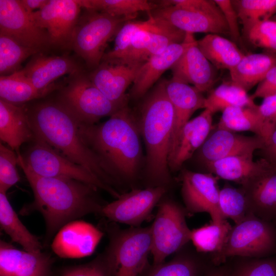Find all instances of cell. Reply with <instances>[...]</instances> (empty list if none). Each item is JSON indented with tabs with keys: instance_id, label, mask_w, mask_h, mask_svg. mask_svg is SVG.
<instances>
[{
	"instance_id": "681fc988",
	"label": "cell",
	"mask_w": 276,
	"mask_h": 276,
	"mask_svg": "<svg viewBox=\"0 0 276 276\" xmlns=\"http://www.w3.org/2000/svg\"><path fill=\"white\" fill-rule=\"evenodd\" d=\"M20 3L29 13H31L35 10H40L48 2L49 0H19Z\"/></svg>"
},
{
	"instance_id": "4316f807",
	"label": "cell",
	"mask_w": 276,
	"mask_h": 276,
	"mask_svg": "<svg viewBox=\"0 0 276 276\" xmlns=\"http://www.w3.org/2000/svg\"><path fill=\"white\" fill-rule=\"evenodd\" d=\"M35 134L26 105H17L0 99V139L16 153L21 146L32 141Z\"/></svg>"
},
{
	"instance_id": "60d3db41",
	"label": "cell",
	"mask_w": 276,
	"mask_h": 276,
	"mask_svg": "<svg viewBox=\"0 0 276 276\" xmlns=\"http://www.w3.org/2000/svg\"><path fill=\"white\" fill-rule=\"evenodd\" d=\"M39 52L26 47L12 37L0 33V74L7 76L18 71L21 63Z\"/></svg>"
},
{
	"instance_id": "ac0fdd59",
	"label": "cell",
	"mask_w": 276,
	"mask_h": 276,
	"mask_svg": "<svg viewBox=\"0 0 276 276\" xmlns=\"http://www.w3.org/2000/svg\"><path fill=\"white\" fill-rule=\"evenodd\" d=\"M103 233L92 224L74 220L63 226L56 233L51 248L62 258H81L93 254Z\"/></svg>"
},
{
	"instance_id": "603a6c76",
	"label": "cell",
	"mask_w": 276,
	"mask_h": 276,
	"mask_svg": "<svg viewBox=\"0 0 276 276\" xmlns=\"http://www.w3.org/2000/svg\"><path fill=\"white\" fill-rule=\"evenodd\" d=\"M196 40L193 34L186 33L183 41L171 44L163 52L151 56L143 63L133 82L131 97L139 99L144 96L161 75L171 68Z\"/></svg>"
},
{
	"instance_id": "f6af8a7d",
	"label": "cell",
	"mask_w": 276,
	"mask_h": 276,
	"mask_svg": "<svg viewBox=\"0 0 276 276\" xmlns=\"http://www.w3.org/2000/svg\"><path fill=\"white\" fill-rule=\"evenodd\" d=\"M257 113L260 136L265 143L276 129V94L264 98Z\"/></svg>"
},
{
	"instance_id": "5b68a950",
	"label": "cell",
	"mask_w": 276,
	"mask_h": 276,
	"mask_svg": "<svg viewBox=\"0 0 276 276\" xmlns=\"http://www.w3.org/2000/svg\"><path fill=\"white\" fill-rule=\"evenodd\" d=\"M276 255V225L253 215L232 226L219 252L210 255L215 266L234 257L262 258Z\"/></svg>"
},
{
	"instance_id": "ee69618b",
	"label": "cell",
	"mask_w": 276,
	"mask_h": 276,
	"mask_svg": "<svg viewBox=\"0 0 276 276\" xmlns=\"http://www.w3.org/2000/svg\"><path fill=\"white\" fill-rule=\"evenodd\" d=\"M249 41L256 47L276 52V21L259 22L244 33Z\"/></svg>"
},
{
	"instance_id": "7dc6e473",
	"label": "cell",
	"mask_w": 276,
	"mask_h": 276,
	"mask_svg": "<svg viewBox=\"0 0 276 276\" xmlns=\"http://www.w3.org/2000/svg\"><path fill=\"white\" fill-rule=\"evenodd\" d=\"M276 94V66L271 68L264 78L258 84L254 93L250 96L252 100L265 98Z\"/></svg>"
},
{
	"instance_id": "484cf974",
	"label": "cell",
	"mask_w": 276,
	"mask_h": 276,
	"mask_svg": "<svg viewBox=\"0 0 276 276\" xmlns=\"http://www.w3.org/2000/svg\"><path fill=\"white\" fill-rule=\"evenodd\" d=\"M187 244L168 262L149 263L139 276H206L215 266L209 257L187 247Z\"/></svg>"
},
{
	"instance_id": "7402d4cb",
	"label": "cell",
	"mask_w": 276,
	"mask_h": 276,
	"mask_svg": "<svg viewBox=\"0 0 276 276\" xmlns=\"http://www.w3.org/2000/svg\"><path fill=\"white\" fill-rule=\"evenodd\" d=\"M256 216L276 223V167L269 164L241 186Z\"/></svg>"
},
{
	"instance_id": "9a60e30c",
	"label": "cell",
	"mask_w": 276,
	"mask_h": 276,
	"mask_svg": "<svg viewBox=\"0 0 276 276\" xmlns=\"http://www.w3.org/2000/svg\"><path fill=\"white\" fill-rule=\"evenodd\" d=\"M0 33L39 53L52 47L47 32L35 23L19 0H0Z\"/></svg>"
},
{
	"instance_id": "f907efd6",
	"label": "cell",
	"mask_w": 276,
	"mask_h": 276,
	"mask_svg": "<svg viewBox=\"0 0 276 276\" xmlns=\"http://www.w3.org/2000/svg\"><path fill=\"white\" fill-rule=\"evenodd\" d=\"M226 265L225 263L213 267L206 276H225Z\"/></svg>"
},
{
	"instance_id": "d590c367",
	"label": "cell",
	"mask_w": 276,
	"mask_h": 276,
	"mask_svg": "<svg viewBox=\"0 0 276 276\" xmlns=\"http://www.w3.org/2000/svg\"><path fill=\"white\" fill-rule=\"evenodd\" d=\"M81 7L115 16L135 18L139 12H148L157 8L155 3L146 0H80Z\"/></svg>"
},
{
	"instance_id": "f5cc1de1",
	"label": "cell",
	"mask_w": 276,
	"mask_h": 276,
	"mask_svg": "<svg viewBox=\"0 0 276 276\" xmlns=\"http://www.w3.org/2000/svg\"><path fill=\"white\" fill-rule=\"evenodd\" d=\"M275 225H276V223H275Z\"/></svg>"
},
{
	"instance_id": "52a82bcc",
	"label": "cell",
	"mask_w": 276,
	"mask_h": 276,
	"mask_svg": "<svg viewBox=\"0 0 276 276\" xmlns=\"http://www.w3.org/2000/svg\"><path fill=\"white\" fill-rule=\"evenodd\" d=\"M55 98L80 124L90 125L111 116L123 106L108 99L91 81L84 70L69 75L58 88Z\"/></svg>"
},
{
	"instance_id": "ffe728a7",
	"label": "cell",
	"mask_w": 276,
	"mask_h": 276,
	"mask_svg": "<svg viewBox=\"0 0 276 276\" xmlns=\"http://www.w3.org/2000/svg\"><path fill=\"white\" fill-rule=\"evenodd\" d=\"M83 70L82 66L70 56H48L39 53L33 55L21 70L44 97L57 88L53 83L58 78Z\"/></svg>"
},
{
	"instance_id": "7bdbcfd3",
	"label": "cell",
	"mask_w": 276,
	"mask_h": 276,
	"mask_svg": "<svg viewBox=\"0 0 276 276\" xmlns=\"http://www.w3.org/2000/svg\"><path fill=\"white\" fill-rule=\"evenodd\" d=\"M17 154L9 147L0 144V192L7 191L20 180L16 166Z\"/></svg>"
},
{
	"instance_id": "3957f363",
	"label": "cell",
	"mask_w": 276,
	"mask_h": 276,
	"mask_svg": "<svg viewBox=\"0 0 276 276\" xmlns=\"http://www.w3.org/2000/svg\"><path fill=\"white\" fill-rule=\"evenodd\" d=\"M25 105L36 136L119 191L107 169L82 139L79 121L62 104L54 98Z\"/></svg>"
},
{
	"instance_id": "b9f144b4",
	"label": "cell",
	"mask_w": 276,
	"mask_h": 276,
	"mask_svg": "<svg viewBox=\"0 0 276 276\" xmlns=\"http://www.w3.org/2000/svg\"><path fill=\"white\" fill-rule=\"evenodd\" d=\"M116 262L109 244L103 252L90 262L64 268L60 276H114Z\"/></svg>"
},
{
	"instance_id": "ab89813d",
	"label": "cell",
	"mask_w": 276,
	"mask_h": 276,
	"mask_svg": "<svg viewBox=\"0 0 276 276\" xmlns=\"http://www.w3.org/2000/svg\"><path fill=\"white\" fill-rule=\"evenodd\" d=\"M219 204L225 219H231L235 224L254 215L241 188L224 186L219 190Z\"/></svg>"
},
{
	"instance_id": "f546056e",
	"label": "cell",
	"mask_w": 276,
	"mask_h": 276,
	"mask_svg": "<svg viewBox=\"0 0 276 276\" xmlns=\"http://www.w3.org/2000/svg\"><path fill=\"white\" fill-rule=\"evenodd\" d=\"M276 66V55L256 53L245 55L229 70L231 81L246 92L258 84Z\"/></svg>"
},
{
	"instance_id": "4fadbf2b",
	"label": "cell",
	"mask_w": 276,
	"mask_h": 276,
	"mask_svg": "<svg viewBox=\"0 0 276 276\" xmlns=\"http://www.w3.org/2000/svg\"><path fill=\"white\" fill-rule=\"evenodd\" d=\"M81 8L77 0H49L43 8L30 14L35 23L47 32L52 47L70 48Z\"/></svg>"
},
{
	"instance_id": "e0dca14e",
	"label": "cell",
	"mask_w": 276,
	"mask_h": 276,
	"mask_svg": "<svg viewBox=\"0 0 276 276\" xmlns=\"http://www.w3.org/2000/svg\"><path fill=\"white\" fill-rule=\"evenodd\" d=\"M167 96L173 106L174 119L171 137L168 163L173 160L182 130L195 111L205 109V97L193 86L173 77L165 80Z\"/></svg>"
},
{
	"instance_id": "cb8c5ba5",
	"label": "cell",
	"mask_w": 276,
	"mask_h": 276,
	"mask_svg": "<svg viewBox=\"0 0 276 276\" xmlns=\"http://www.w3.org/2000/svg\"><path fill=\"white\" fill-rule=\"evenodd\" d=\"M52 263L46 253L22 250L1 241V276H51Z\"/></svg>"
},
{
	"instance_id": "4dcf8cb0",
	"label": "cell",
	"mask_w": 276,
	"mask_h": 276,
	"mask_svg": "<svg viewBox=\"0 0 276 276\" xmlns=\"http://www.w3.org/2000/svg\"><path fill=\"white\" fill-rule=\"evenodd\" d=\"M199 50L215 67L231 70L245 55L235 43L216 34H208L197 40Z\"/></svg>"
},
{
	"instance_id": "74e56055",
	"label": "cell",
	"mask_w": 276,
	"mask_h": 276,
	"mask_svg": "<svg viewBox=\"0 0 276 276\" xmlns=\"http://www.w3.org/2000/svg\"><path fill=\"white\" fill-rule=\"evenodd\" d=\"M232 258L234 261L231 259L232 261L224 263L225 276H276V255L262 258Z\"/></svg>"
},
{
	"instance_id": "836d02e7",
	"label": "cell",
	"mask_w": 276,
	"mask_h": 276,
	"mask_svg": "<svg viewBox=\"0 0 276 276\" xmlns=\"http://www.w3.org/2000/svg\"><path fill=\"white\" fill-rule=\"evenodd\" d=\"M43 97L33 86L21 70L11 75L0 77V99L2 100L14 104L23 105Z\"/></svg>"
},
{
	"instance_id": "83f0119b",
	"label": "cell",
	"mask_w": 276,
	"mask_h": 276,
	"mask_svg": "<svg viewBox=\"0 0 276 276\" xmlns=\"http://www.w3.org/2000/svg\"><path fill=\"white\" fill-rule=\"evenodd\" d=\"M212 116L213 113L205 108L186 124L174 157L169 165L170 170L175 171L179 169L202 145L213 128Z\"/></svg>"
},
{
	"instance_id": "d6986e66",
	"label": "cell",
	"mask_w": 276,
	"mask_h": 276,
	"mask_svg": "<svg viewBox=\"0 0 276 276\" xmlns=\"http://www.w3.org/2000/svg\"><path fill=\"white\" fill-rule=\"evenodd\" d=\"M265 145L260 136H246L217 128L200 148L199 156L204 164L236 155H254Z\"/></svg>"
},
{
	"instance_id": "7c38bea8",
	"label": "cell",
	"mask_w": 276,
	"mask_h": 276,
	"mask_svg": "<svg viewBox=\"0 0 276 276\" xmlns=\"http://www.w3.org/2000/svg\"><path fill=\"white\" fill-rule=\"evenodd\" d=\"M167 189L165 186L133 189L106 203L100 214L112 222L139 227L150 217L154 208L165 195Z\"/></svg>"
},
{
	"instance_id": "8fae6325",
	"label": "cell",
	"mask_w": 276,
	"mask_h": 276,
	"mask_svg": "<svg viewBox=\"0 0 276 276\" xmlns=\"http://www.w3.org/2000/svg\"><path fill=\"white\" fill-rule=\"evenodd\" d=\"M148 15V24L134 34L124 55L113 62L142 64L171 44L183 41L186 33Z\"/></svg>"
},
{
	"instance_id": "f35d334b",
	"label": "cell",
	"mask_w": 276,
	"mask_h": 276,
	"mask_svg": "<svg viewBox=\"0 0 276 276\" xmlns=\"http://www.w3.org/2000/svg\"><path fill=\"white\" fill-rule=\"evenodd\" d=\"M254 107H231L224 110L217 128L232 131H251L260 136L257 113Z\"/></svg>"
},
{
	"instance_id": "f1b7e54d",
	"label": "cell",
	"mask_w": 276,
	"mask_h": 276,
	"mask_svg": "<svg viewBox=\"0 0 276 276\" xmlns=\"http://www.w3.org/2000/svg\"><path fill=\"white\" fill-rule=\"evenodd\" d=\"M254 155L232 156L205 164L209 173L241 186L256 175L270 163L261 158L254 160Z\"/></svg>"
},
{
	"instance_id": "e575fe53",
	"label": "cell",
	"mask_w": 276,
	"mask_h": 276,
	"mask_svg": "<svg viewBox=\"0 0 276 276\" xmlns=\"http://www.w3.org/2000/svg\"><path fill=\"white\" fill-rule=\"evenodd\" d=\"M232 227L227 220L221 224L211 222L191 229L190 241L197 252L213 255L222 249Z\"/></svg>"
},
{
	"instance_id": "277c9868",
	"label": "cell",
	"mask_w": 276,
	"mask_h": 276,
	"mask_svg": "<svg viewBox=\"0 0 276 276\" xmlns=\"http://www.w3.org/2000/svg\"><path fill=\"white\" fill-rule=\"evenodd\" d=\"M174 119L173 106L160 82L145 99L138 121L146 148V176L149 186H168L171 182L168 158Z\"/></svg>"
},
{
	"instance_id": "1f68e13d",
	"label": "cell",
	"mask_w": 276,
	"mask_h": 276,
	"mask_svg": "<svg viewBox=\"0 0 276 276\" xmlns=\"http://www.w3.org/2000/svg\"><path fill=\"white\" fill-rule=\"evenodd\" d=\"M0 225L11 238L27 251H41L38 238L24 225L9 202L6 193L0 192Z\"/></svg>"
},
{
	"instance_id": "8992f818",
	"label": "cell",
	"mask_w": 276,
	"mask_h": 276,
	"mask_svg": "<svg viewBox=\"0 0 276 276\" xmlns=\"http://www.w3.org/2000/svg\"><path fill=\"white\" fill-rule=\"evenodd\" d=\"M131 19L84 9L74 29L70 48L93 70L101 62L107 42Z\"/></svg>"
},
{
	"instance_id": "44dd1931",
	"label": "cell",
	"mask_w": 276,
	"mask_h": 276,
	"mask_svg": "<svg viewBox=\"0 0 276 276\" xmlns=\"http://www.w3.org/2000/svg\"><path fill=\"white\" fill-rule=\"evenodd\" d=\"M142 64L128 65L102 61L88 76L93 83L110 101L127 106L125 91L133 83Z\"/></svg>"
},
{
	"instance_id": "c3c4849f",
	"label": "cell",
	"mask_w": 276,
	"mask_h": 276,
	"mask_svg": "<svg viewBox=\"0 0 276 276\" xmlns=\"http://www.w3.org/2000/svg\"><path fill=\"white\" fill-rule=\"evenodd\" d=\"M261 151L263 152V158L276 167V129L269 139L265 143Z\"/></svg>"
},
{
	"instance_id": "d4e9b609",
	"label": "cell",
	"mask_w": 276,
	"mask_h": 276,
	"mask_svg": "<svg viewBox=\"0 0 276 276\" xmlns=\"http://www.w3.org/2000/svg\"><path fill=\"white\" fill-rule=\"evenodd\" d=\"M173 77L192 84L200 92L209 91L216 79L215 67L198 47L197 40L171 68Z\"/></svg>"
},
{
	"instance_id": "5bb4252c",
	"label": "cell",
	"mask_w": 276,
	"mask_h": 276,
	"mask_svg": "<svg viewBox=\"0 0 276 276\" xmlns=\"http://www.w3.org/2000/svg\"><path fill=\"white\" fill-rule=\"evenodd\" d=\"M218 178L210 173L188 170L182 171L181 192L188 213H209L212 222L216 224H221L226 220L219 208Z\"/></svg>"
},
{
	"instance_id": "d6a6232c",
	"label": "cell",
	"mask_w": 276,
	"mask_h": 276,
	"mask_svg": "<svg viewBox=\"0 0 276 276\" xmlns=\"http://www.w3.org/2000/svg\"><path fill=\"white\" fill-rule=\"evenodd\" d=\"M247 93L231 80L224 81L211 90L205 98V109L213 114L231 107L256 106L254 100Z\"/></svg>"
},
{
	"instance_id": "7a4b0ae2",
	"label": "cell",
	"mask_w": 276,
	"mask_h": 276,
	"mask_svg": "<svg viewBox=\"0 0 276 276\" xmlns=\"http://www.w3.org/2000/svg\"><path fill=\"white\" fill-rule=\"evenodd\" d=\"M85 143L108 170L118 187L137 179L142 158L139 122L126 106L105 122L87 125L79 123Z\"/></svg>"
},
{
	"instance_id": "2e32d148",
	"label": "cell",
	"mask_w": 276,
	"mask_h": 276,
	"mask_svg": "<svg viewBox=\"0 0 276 276\" xmlns=\"http://www.w3.org/2000/svg\"><path fill=\"white\" fill-rule=\"evenodd\" d=\"M148 13L185 33L229 34L222 11L211 12L168 6L157 7Z\"/></svg>"
},
{
	"instance_id": "30bf717a",
	"label": "cell",
	"mask_w": 276,
	"mask_h": 276,
	"mask_svg": "<svg viewBox=\"0 0 276 276\" xmlns=\"http://www.w3.org/2000/svg\"><path fill=\"white\" fill-rule=\"evenodd\" d=\"M108 233L116 262L114 276H139L149 263L150 226L125 229L111 227Z\"/></svg>"
},
{
	"instance_id": "816d5d0a",
	"label": "cell",
	"mask_w": 276,
	"mask_h": 276,
	"mask_svg": "<svg viewBox=\"0 0 276 276\" xmlns=\"http://www.w3.org/2000/svg\"><path fill=\"white\" fill-rule=\"evenodd\" d=\"M275 18H276V16H275ZM275 20L276 21V18H275Z\"/></svg>"
},
{
	"instance_id": "ba28073f",
	"label": "cell",
	"mask_w": 276,
	"mask_h": 276,
	"mask_svg": "<svg viewBox=\"0 0 276 276\" xmlns=\"http://www.w3.org/2000/svg\"><path fill=\"white\" fill-rule=\"evenodd\" d=\"M22 154L23 160L36 174L78 180L104 191L116 199L121 193L106 185L83 167L73 162L35 135Z\"/></svg>"
},
{
	"instance_id": "6da1fadb",
	"label": "cell",
	"mask_w": 276,
	"mask_h": 276,
	"mask_svg": "<svg viewBox=\"0 0 276 276\" xmlns=\"http://www.w3.org/2000/svg\"><path fill=\"white\" fill-rule=\"evenodd\" d=\"M18 165L32 190L34 200L20 211L21 215L38 211L46 225L47 238L67 223L92 213H100L106 204L98 195L99 190L90 184L70 178L39 176L26 165L21 153Z\"/></svg>"
},
{
	"instance_id": "bcb514c9",
	"label": "cell",
	"mask_w": 276,
	"mask_h": 276,
	"mask_svg": "<svg viewBox=\"0 0 276 276\" xmlns=\"http://www.w3.org/2000/svg\"><path fill=\"white\" fill-rule=\"evenodd\" d=\"M214 2L221 10L226 21L229 31V35L236 41L240 38V33L238 25V16L237 12L229 0H214Z\"/></svg>"
},
{
	"instance_id": "9c48e42d",
	"label": "cell",
	"mask_w": 276,
	"mask_h": 276,
	"mask_svg": "<svg viewBox=\"0 0 276 276\" xmlns=\"http://www.w3.org/2000/svg\"><path fill=\"white\" fill-rule=\"evenodd\" d=\"M187 213L186 209L175 201L169 198L160 200L154 220L150 226L153 264L165 262L166 258L190 241L191 229L186 222Z\"/></svg>"
},
{
	"instance_id": "8d00e7d4",
	"label": "cell",
	"mask_w": 276,
	"mask_h": 276,
	"mask_svg": "<svg viewBox=\"0 0 276 276\" xmlns=\"http://www.w3.org/2000/svg\"><path fill=\"white\" fill-rule=\"evenodd\" d=\"M244 33L256 24L269 19L276 13V0L232 1Z\"/></svg>"
}]
</instances>
